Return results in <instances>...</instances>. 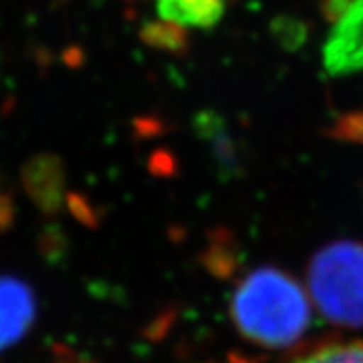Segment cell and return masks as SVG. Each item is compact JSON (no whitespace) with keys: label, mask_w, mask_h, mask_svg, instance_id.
<instances>
[{"label":"cell","mask_w":363,"mask_h":363,"mask_svg":"<svg viewBox=\"0 0 363 363\" xmlns=\"http://www.w3.org/2000/svg\"><path fill=\"white\" fill-rule=\"evenodd\" d=\"M178 26L174 24H152L150 28L145 30L143 38L148 43H152L154 47H169L178 48L184 45V38L177 32Z\"/></svg>","instance_id":"cell-9"},{"label":"cell","mask_w":363,"mask_h":363,"mask_svg":"<svg viewBox=\"0 0 363 363\" xmlns=\"http://www.w3.org/2000/svg\"><path fill=\"white\" fill-rule=\"evenodd\" d=\"M230 313L247 340L271 349L296 343L311 323L304 289L289 274L271 267L252 271L241 280Z\"/></svg>","instance_id":"cell-1"},{"label":"cell","mask_w":363,"mask_h":363,"mask_svg":"<svg viewBox=\"0 0 363 363\" xmlns=\"http://www.w3.org/2000/svg\"><path fill=\"white\" fill-rule=\"evenodd\" d=\"M293 363H363L362 341H337L320 345L310 352L302 354Z\"/></svg>","instance_id":"cell-8"},{"label":"cell","mask_w":363,"mask_h":363,"mask_svg":"<svg viewBox=\"0 0 363 363\" xmlns=\"http://www.w3.org/2000/svg\"><path fill=\"white\" fill-rule=\"evenodd\" d=\"M163 23L178 28H213L226 11V0H156Z\"/></svg>","instance_id":"cell-7"},{"label":"cell","mask_w":363,"mask_h":363,"mask_svg":"<svg viewBox=\"0 0 363 363\" xmlns=\"http://www.w3.org/2000/svg\"><path fill=\"white\" fill-rule=\"evenodd\" d=\"M332 21L323 47V65L330 77L363 71V0H349Z\"/></svg>","instance_id":"cell-3"},{"label":"cell","mask_w":363,"mask_h":363,"mask_svg":"<svg viewBox=\"0 0 363 363\" xmlns=\"http://www.w3.org/2000/svg\"><path fill=\"white\" fill-rule=\"evenodd\" d=\"M196 135L208 145L210 152L213 154V162L217 171L225 180L239 177L241 165H239V152L235 148V141L230 135L226 121L217 115L216 111H201L193 121Z\"/></svg>","instance_id":"cell-5"},{"label":"cell","mask_w":363,"mask_h":363,"mask_svg":"<svg viewBox=\"0 0 363 363\" xmlns=\"http://www.w3.org/2000/svg\"><path fill=\"white\" fill-rule=\"evenodd\" d=\"M23 184L30 199L43 211H56L63 199L62 165L52 156H35L23 169Z\"/></svg>","instance_id":"cell-6"},{"label":"cell","mask_w":363,"mask_h":363,"mask_svg":"<svg viewBox=\"0 0 363 363\" xmlns=\"http://www.w3.org/2000/svg\"><path fill=\"white\" fill-rule=\"evenodd\" d=\"M35 311L34 289L21 278L0 274V354L28 334Z\"/></svg>","instance_id":"cell-4"},{"label":"cell","mask_w":363,"mask_h":363,"mask_svg":"<svg viewBox=\"0 0 363 363\" xmlns=\"http://www.w3.org/2000/svg\"><path fill=\"white\" fill-rule=\"evenodd\" d=\"M310 293L330 323L363 326V243L337 241L320 250L308 272Z\"/></svg>","instance_id":"cell-2"}]
</instances>
